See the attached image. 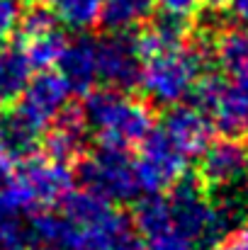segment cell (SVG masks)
<instances>
[{
	"mask_svg": "<svg viewBox=\"0 0 248 250\" xmlns=\"http://www.w3.org/2000/svg\"><path fill=\"white\" fill-rule=\"evenodd\" d=\"M81 112L88 129L100 139L102 146L127 151L139 146L154 129V114L149 104L114 87L88 92Z\"/></svg>",
	"mask_w": 248,
	"mask_h": 250,
	"instance_id": "obj_1",
	"label": "cell"
},
{
	"mask_svg": "<svg viewBox=\"0 0 248 250\" xmlns=\"http://www.w3.org/2000/svg\"><path fill=\"white\" fill-rule=\"evenodd\" d=\"M170 189V197H165L170 209V224L192 246H212L231 226L239 224V202L209 199L200 185L185 180L175 182Z\"/></svg>",
	"mask_w": 248,
	"mask_h": 250,
	"instance_id": "obj_2",
	"label": "cell"
},
{
	"mask_svg": "<svg viewBox=\"0 0 248 250\" xmlns=\"http://www.w3.org/2000/svg\"><path fill=\"white\" fill-rule=\"evenodd\" d=\"M204 73V54L200 46L180 42L170 49L144 56L139 85L144 95L161 107H175L187 100Z\"/></svg>",
	"mask_w": 248,
	"mask_h": 250,
	"instance_id": "obj_3",
	"label": "cell"
},
{
	"mask_svg": "<svg viewBox=\"0 0 248 250\" xmlns=\"http://www.w3.org/2000/svg\"><path fill=\"white\" fill-rule=\"evenodd\" d=\"M81 182L85 189L100 194L107 202H129L139 194L134 161L124 148L114 146H100L83 158Z\"/></svg>",
	"mask_w": 248,
	"mask_h": 250,
	"instance_id": "obj_4",
	"label": "cell"
},
{
	"mask_svg": "<svg viewBox=\"0 0 248 250\" xmlns=\"http://www.w3.org/2000/svg\"><path fill=\"white\" fill-rule=\"evenodd\" d=\"M12 180L17 189L22 192L32 214L59 204L73 189V175H71L68 163L56 161L51 156L22 158L12 170Z\"/></svg>",
	"mask_w": 248,
	"mask_h": 250,
	"instance_id": "obj_5",
	"label": "cell"
},
{
	"mask_svg": "<svg viewBox=\"0 0 248 250\" xmlns=\"http://www.w3.org/2000/svg\"><path fill=\"white\" fill-rule=\"evenodd\" d=\"M190 158L158 129H151L149 136L139 144V156L134 161L139 189L163 192L180 182L187 172Z\"/></svg>",
	"mask_w": 248,
	"mask_h": 250,
	"instance_id": "obj_6",
	"label": "cell"
},
{
	"mask_svg": "<svg viewBox=\"0 0 248 250\" xmlns=\"http://www.w3.org/2000/svg\"><path fill=\"white\" fill-rule=\"evenodd\" d=\"M200 109L226 136H241L248 131V87L219 76H202L195 87Z\"/></svg>",
	"mask_w": 248,
	"mask_h": 250,
	"instance_id": "obj_7",
	"label": "cell"
},
{
	"mask_svg": "<svg viewBox=\"0 0 248 250\" xmlns=\"http://www.w3.org/2000/svg\"><path fill=\"white\" fill-rule=\"evenodd\" d=\"M64 250H146V246L132 219L110 207L88 224L68 221V238Z\"/></svg>",
	"mask_w": 248,
	"mask_h": 250,
	"instance_id": "obj_8",
	"label": "cell"
},
{
	"mask_svg": "<svg viewBox=\"0 0 248 250\" xmlns=\"http://www.w3.org/2000/svg\"><path fill=\"white\" fill-rule=\"evenodd\" d=\"M141 49L136 37L129 32H112L110 37H102L95 42V66H97V81L114 87V90H129L139 83L141 76Z\"/></svg>",
	"mask_w": 248,
	"mask_h": 250,
	"instance_id": "obj_9",
	"label": "cell"
},
{
	"mask_svg": "<svg viewBox=\"0 0 248 250\" xmlns=\"http://www.w3.org/2000/svg\"><path fill=\"white\" fill-rule=\"evenodd\" d=\"M68 95H71V90L59 73L42 71L39 76H32V81L22 90V95L15 100L17 107L12 112L24 124H29L34 131L42 134L66 109Z\"/></svg>",
	"mask_w": 248,
	"mask_h": 250,
	"instance_id": "obj_10",
	"label": "cell"
},
{
	"mask_svg": "<svg viewBox=\"0 0 248 250\" xmlns=\"http://www.w3.org/2000/svg\"><path fill=\"white\" fill-rule=\"evenodd\" d=\"M200 156V177L207 187L229 194L248 182V146L239 136L209 141Z\"/></svg>",
	"mask_w": 248,
	"mask_h": 250,
	"instance_id": "obj_11",
	"label": "cell"
},
{
	"mask_svg": "<svg viewBox=\"0 0 248 250\" xmlns=\"http://www.w3.org/2000/svg\"><path fill=\"white\" fill-rule=\"evenodd\" d=\"M161 131L192 161L212 141V119L200 107L175 104L165 114L163 124H161Z\"/></svg>",
	"mask_w": 248,
	"mask_h": 250,
	"instance_id": "obj_12",
	"label": "cell"
},
{
	"mask_svg": "<svg viewBox=\"0 0 248 250\" xmlns=\"http://www.w3.org/2000/svg\"><path fill=\"white\" fill-rule=\"evenodd\" d=\"M59 76L66 81L71 92L88 95L97 83V66H95V42L88 37H78L66 42L59 61Z\"/></svg>",
	"mask_w": 248,
	"mask_h": 250,
	"instance_id": "obj_13",
	"label": "cell"
},
{
	"mask_svg": "<svg viewBox=\"0 0 248 250\" xmlns=\"http://www.w3.org/2000/svg\"><path fill=\"white\" fill-rule=\"evenodd\" d=\"M88 124L83 119V112L81 109H64L54 124L49 126V136H46V151L51 158L56 161H73L78 158L85 148V141H88Z\"/></svg>",
	"mask_w": 248,
	"mask_h": 250,
	"instance_id": "obj_14",
	"label": "cell"
},
{
	"mask_svg": "<svg viewBox=\"0 0 248 250\" xmlns=\"http://www.w3.org/2000/svg\"><path fill=\"white\" fill-rule=\"evenodd\" d=\"M214 56L226 81L248 87V32L231 27L217 37Z\"/></svg>",
	"mask_w": 248,
	"mask_h": 250,
	"instance_id": "obj_15",
	"label": "cell"
},
{
	"mask_svg": "<svg viewBox=\"0 0 248 250\" xmlns=\"http://www.w3.org/2000/svg\"><path fill=\"white\" fill-rule=\"evenodd\" d=\"M34 66L29 63L22 44L0 46V104L15 102L32 81Z\"/></svg>",
	"mask_w": 248,
	"mask_h": 250,
	"instance_id": "obj_16",
	"label": "cell"
},
{
	"mask_svg": "<svg viewBox=\"0 0 248 250\" xmlns=\"http://www.w3.org/2000/svg\"><path fill=\"white\" fill-rule=\"evenodd\" d=\"M37 141H39V131L24 124L15 112L0 117V161L17 166L22 158H27L34 151Z\"/></svg>",
	"mask_w": 248,
	"mask_h": 250,
	"instance_id": "obj_17",
	"label": "cell"
},
{
	"mask_svg": "<svg viewBox=\"0 0 248 250\" xmlns=\"http://www.w3.org/2000/svg\"><path fill=\"white\" fill-rule=\"evenodd\" d=\"M154 0H102L100 20L112 32H129L149 20Z\"/></svg>",
	"mask_w": 248,
	"mask_h": 250,
	"instance_id": "obj_18",
	"label": "cell"
},
{
	"mask_svg": "<svg viewBox=\"0 0 248 250\" xmlns=\"http://www.w3.org/2000/svg\"><path fill=\"white\" fill-rule=\"evenodd\" d=\"M136 42H139L141 56H149V54L170 49V46L185 42V20L163 15L161 20L151 22L149 29H144V32L136 37Z\"/></svg>",
	"mask_w": 248,
	"mask_h": 250,
	"instance_id": "obj_19",
	"label": "cell"
},
{
	"mask_svg": "<svg viewBox=\"0 0 248 250\" xmlns=\"http://www.w3.org/2000/svg\"><path fill=\"white\" fill-rule=\"evenodd\" d=\"M134 229L141 233V238H149L154 233H161L165 229H170V209H168V199L161 192H149V197H144L136 209H134V219H132Z\"/></svg>",
	"mask_w": 248,
	"mask_h": 250,
	"instance_id": "obj_20",
	"label": "cell"
},
{
	"mask_svg": "<svg viewBox=\"0 0 248 250\" xmlns=\"http://www.w3.org/2000/svg\"><path fill=\"white\" fill-rule=\"evenodd\" d=\"M51 12L56 20L68 29H90L100 22L102 15V0H49Z\"/></svg>",
	"mask_w": 248,
	"mask_h": 250,
	"instance_id": "obj_21",
	"label": "cell"
},
{
	"mask_svg": "<svg viewBox=\"0 0 248 250\" xmlns=\"http://www.w3.org/2000/svg\"><path fill=\"white\" fill-rule=\"evenodd\" d=\"M22 39H24L22 49H24L29 63L34 66V71L37 68L46 71L49 66H56V61H59V56H61V51L68 42L59 29H51V32L37 34V37H22Z\"/></svg>",
	"mask_w": 248,
	"mask_h": 250,
	"instance_id": "obj_22",
	"label": "cell"
},
{
	"mask_svg": "<svg viewBox=\"0 0 248 250\" xmlns=\"http://www.w3.org/2000/svg\"><path fill=\"white\" fill-rule=\"evenodd\" d=\"M17 29L22 32V37H37V34H46L51 29H59V20L51 12V7L34 5V7L22 12V20H20Z\"/></svg>",
	"mask_w": 248,
	"mask_h": 250,
	"instance_id": "obj_23",
	"label": "cell"
},
{
	"mask_svg": "<svg viewBox=\"0 0 248 250\" xmlns=\"http://www.w3.org/2000/svg\"><path fill=\"white\" fill-rule=\"evenodd\" d=\"M144 246H146V250H195V246L182 233H178L173 226L161 231V233L144 238Z\"/></svg>",
	"mask_w": 248,
	"mask_h": 250,
	"instance_id": "obj_24",
	"label": "cell"
},
{
	"mask_svg": "<svg viewBox=\"0 0 248 250\" xmlns=\"http://www.w3.org/2000/svg\"><path fill=\"white\" fill-rule=\"evenodd\" d=\"M32 236L24 224H5L0 226V250H32Z\"/></svg>",
	"mask_w": 248,
	"mask_h": 250,
	"instance_id": "obj_25",
	"label": "cell"
},
{
	"mask_svg": "<svg viewBox=\"0 0 248 250\" xmlns=\"http://www.w3.org/2000/svg\"><path fill=\"white\" fill-rule=\"evenodd\" d=\"M24 2L22 0H0V39H7L22 20Z\"/></svg>",
	"mask_w": 248,
	"mask_h": 250,
	"instance_id": "obj_26",
	"label": "cell"
},
{
	"mask_svg": "<svg viewBox=\"0 0 248 250\" xmlns=\"http://www.w3.org/2000/svg\"><path fill=\"white\" fill-rule=\"evenodd\" d=\"M209 250H248V221L231 226L222 238H217Z\"/></svg>",
	"mask_w": 248,
	"mask_h": 250,
	"instance_id": "obj_27",
	"label": "cell"
},
{
	"mask_svg": "<svg viewBox=\"0 0 248 250\" xmlns=\"http://www.w3.org/2000/svg\"><path fill=\"white\" fill-rule=\"evenodd\" d=\"M200 2L202 0H154V5H158L163 15L178 20H190L200 10Z\"/></svg>",
	"mask_w": 248,
	"mask_h": 250,
	"instance_id": "obj_28",
	"label": "cell"
},
{
	"mask_svg": "<svg viewBox=\"0 0 248 250\" xmlns=\"http://www.w3.org/2000/svg\"><path fill=\"white\" fill-rule=\"evenodd\" d=\"M226 5H231L234 15L241 17V20H248V0H229Z\"/></svg>",
	"mask_w": 248,
	"mask_h": 250,
	"instance_id": "obj_29",
	"label": "cell"
},
{
	"mask_svg": "<svg viewBox=\"0 0 248 250\" xmlns=\"http://www.w3.org/2000/svg\"><path fill=\"white\" fill-rule=\"evenodd\" d=\"M37 250H64V248H54V246H39Z\"/></svg>",
	"mask_w": 248,
	"mask_h": 250,
	"instance_id": "obj_30",
	"label": "cell"
}]
</instances>
